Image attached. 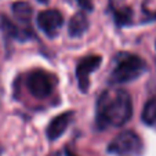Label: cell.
<instances>
[{"mask_svg":"<svg viewBox=\"0 0 156 156\" xmlns=\"http://www.w3.org/2000/svg\"><path fill=\"white\" fill-rule=\"evenodd\" d=\"M77 4L80 6V9L83 11H91L93 10V2L91 0H76Z\"/></svg>","mask_w":156,"mask_h":156,"instance_id":"4fadbf2b","label":"cell"},{"mask_svg":"<svg viewBox=\"0 0 156 156\" xmlns=\"http://www.w3.org/2000/svg\"><path fill=\"white\" fill-rule=\"evenodd\" d=\"M73 120H75L73 111L62 112L59 115H57L55 118L51 119L50 123L46 127V137L48 138V141H55V140L61 138Z\"/></svg>","mask_w":156,"mask_h":156,"instance_id":"ba28073f","label":"cell"},{"mask_svg":"<svg viewBox=\"0 0 156 156\" xmlns=\"http://www.w3.org/2000/svg\"><path fill=\"white\" fill-rule=\"evenodd\" d=\"M2 152H3V151H2V145H0V155H2Z\"/></svg>","mask_w":156,"mask_h":156,"instance_id":"2e32d148","label":"cell"},{"mask_svg":"<svg viewBox=\"0 0 156 156\" xmlns=\"http://www.w3.org/2000/svg\"><path fill=\"white\" fill-rule=\"evenodd\" d=\"M37 2H39V3H44V4L48 3V0H37Z\"/></svg>","mask_w":156,"mask_h":156,"instance_id":"9a60e30c","label":"cell"},{"mask_svg":"<svg viewBox=\"0 0 156 156\" xmlns=\"http://www.w3.org/2000/svg\"><path fill=\"white\" fill-rule=\"evenodd\" d=\"M133 100L126 90H105L95 104V126L98 130L122 127L133 116Z\"/></svg>","mask_w":156,"mask_h":156,"instance_id":"6da1fadb","label":"cell"},{"mask_svg":"<svg viewBox=\"0 0 156 156\" xmlns=\"http://www.w3.org/2000/svg\"><path fill=\"white\" fill-rule=\"evenodd\" d=\"M53 156H55V155H53Z\"/></svg>","mask_w":156,"mask_h":156,"instance_id":"ac0fdd59","label":"cell"},{"mask_svg":"<svg viewBox=\"0 0 156 156\" xmlns=\"http://www.w3.org/2000/svg\"><path fill=\"white\" fill-rule=\"evenodd\" d=\"M148 71V65L137 54L120 51L113 57V68L109 75V83L113 86L134 82Z\"/></svg>","mask_w":156,"mask_h":156,"instance_id":"7a4b0ae2","label":"cell"},{"mask_svg":"<svg viewBox=\"0 0 156 156\" xmlns=\"http://www.w3.org/2000/svg\"><path fill=\"white\" fill-rule=\"evenodd\" d=\"M0 30L4 35L6 39L10 40H15V41H28L32 40L35 37V32L33 29H27L22 28L21 25L14 24L9 17H6L4 14H0Z\"/></svg>","mask_w":156,"mask_h":156,"instance_id":"52a82bcc","label":"cell"},{"mask_svg":"<svg viewBox=\"0 0 156 156\" xmlns=\"http://www.w3.org/2000/svg\"><path fill=\"white\" fill-rule=\"evenodd\" d=\"M64 155L65 156H77L76 153H73L71 149H69V148H65V149H64Z\"/></svg>","mask_w":156,"mask_h":156,"instance_id":"5bb4252c","label":"cell"},{"mask_svg":"<svg viewBox=\"0 0 156 156\" xmlns=\"http://www.w3.org/2000/svg\"><path fill=\"white\" fill-rule=\"evenodd\" d=\"M155 50H156V40H155Z\"/></svg>","mask_w":156,"mask_h":156,"instance_id":"e0dca14e","label":"cell"},{"mask_svg":"<svg viewBox=\"0 0 156 156\" xmlns=\"http://www.w3.org/2000/svg\"><path fill=\"white\" fill-rule=\"evenodd\" d=\"M106 153L109 156H142L144 142L136 131L124 130L108 144Z\"/></svg>","mask_w":156,"mask_h":156,"instance_id":"3957f363","label":"cell"},{"mask_svg":"<svg viewBox=\"0 0 156 156\" xmlns=\"http://www.w3.org/2000/svg\"><path fill=\"white\" fill-rule=\"evenodd\" d=\"M11 11L14 18L18 21V25H21L22 28H27V29H32L30 22H32V17H33V9L28 2L18 0V2L12 3Z\"/></svg>","mask_w":156,"mask_h":156,"instance_id":"9c48e42d","label":"cell"},{"mask_svg":"<svg viewBox=\"0 0 156 156\" xmlns=\"http://www.w3.org/2000/svg\"><path fill=\"white\" fill-rule=\"evenodd\" d=\"M141 120L145 126L156 127V95L147 101V104L142 108Z\"/></svg>","mask_w":156,"mask_h":156,"instance_id":"8fae6325","label":"cell"},{"mask_svg":"<svg viewBox=\"0 0 156 156\" xmlns=\"http://www.w3.org/2000/svg\"><path fill=\"white\" fill-rule=\"evenodd\" d=\"M113 21L116 27L123 28L133 24V10L127 6H122L118 9H113Z\"/></svg>","mask_w":156,"mask_h":156,"instance_id":"7c38bea8","label":"cell"},{"mask_svg":"<svg viewBox=\"0 0 156 156\" xmlns=\"http://www.w3.org/2000/svg\"><path fill=\"white\" fill-rule=\"evenodd\" d=\"M88 18L86 15V12L83 11H77L76 14H73L71 17L68 22V35L71 37H80L83 36L88 29Z\"/></svg>","mask_w":156,"mask_h":156,"instance_id":"30bf717a","label":"cell"},{"mask_svg":"<svg viewBox=\"0 0 156 156\" xmlns=\"http://www.w3.org/2000/svg\"><path fill=\"white\" fill-rule=\"evenodd\" d=\"M102 64L101 55H86L76 65V79L77 86L82 93H87L90 88V76L94 73Z\"/></svg>","mask_w":156,"mask_h":156,"instance_id":"5b68a950","label":"cell"},{"mask_svg":"<svg viewBox=\"0 0 156 156\" xmlns=\"http://www.w3.org/2000/svg\"><path fill=\"white\" fill-rule=\"evenodd\" d=\"M36 24L47 37L54 39L64 27V15L58 10H43L36 17Z\"/></svg>","mask_w":156,"mask_h":156,"instance_id":"8992f818","label":"cell"},{"mask_svg":"<svg viewBox=\"0 0 156 156\" xmlns=\"http://www.w3.org/2000/svg\"><path fill=\"white\" fill-rule=\"evenodd\" d=\"M57 77L41 69H33L25 76V86L29 94L36 100H46L54 91Z\"/></svg>","mask_w":156,"mask_h":156,"instance_id":"277c9868","label":"cell"}]
</instances>
